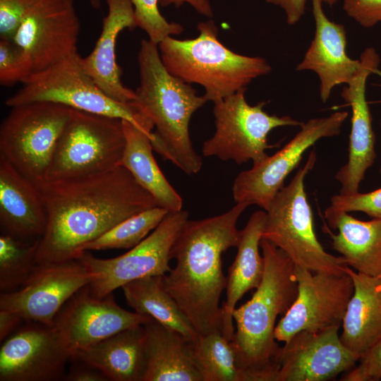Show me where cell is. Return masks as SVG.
<instances>
[{
	"mask_svg": "<svg viewBox=\"0 0 381 381\" xmlns=\"http://www.w3.org/2000/svg\"><path fill=\"white\" fill-rule=\"evenodd\" d=\"M47 224L37 264L78 259L85 246L123 220L157 206L123 167L83 177L46 181L39 187Z\"/></svg>",
	"mask_w": 381,
	"mask_h": 381,
	"instance_id": "6da1fadb",
	"label": "cell"
},
{
	"mask_svg": "<svg viewBox=\"0 0 381 381\" xmlns=\"http://www.w3.org/2000/svg\"><path fill=\"white\" fill-rule=\"evenodd\" d=\"M248 206L238 202L221 214L188 219L171 247L170 258L176 265L163 276L164 286L198 336L222 332L219 301L227 278L222 255L237 246V222Z\"/></svg>",
	"mask_w": 381,
	"mask_h": 381,
	"instance_id": "7a4b0ae2",
	"label": "cell"
},
{
	"mask_svg": "<svg viewBox=\"0 0 381 381\" xmlns=\"http://www.w3.org/2000/svg\"><path fill=\"white\" fill-rule=\"evenodd\" d=\"M264 273L252 297L236 308L231 339L249 381H275L282 347L274 337L276 320L296 298L295 265L279 248L262 238Z\"/></svg>",
	"mask_w": 381,
	"mask_h": 381,
	"instance_id": "3957f363",
	"label": "cell"
},
{
	"mask_svg": "<svg viewBox=\"0 0 381 381\" xmlns=\"http://www.w3.org/2000/svg\"><path fill=\"white\" fill-rule=\"evenodd\" d=\"M138 59L140 85L131 103L155 128L151 140L153 150L185 174H197L202 159L193 147L189 123L207 100L166 69L158 44L142 40Z\"/></svg>",
	"mask_w": 381,
	"mask_h": 381,
	"instance_id": "277c9868",
	"label": "cell"
},
{
	"mask_svg": "<svg viewBox=\"0 0 381 381\" xmlns=\"http://www.w3.org/2000/svg\"><path fill=\"white\" fill-rule=\"evenodd\" d=\"M198 30L194 39L169 36L158 48L166 69L186 83L202 85L207 101L215 103L246 91L254 79L271 71L265 59L238 54L222 44L213 20L198 23Z\"/></svg>",
	"mask_w": 381,
	"mask_h": 381,
	"instance_id": "5b68a950",
	"label": "cell"
},
{
	"mask_svg": "<svg viewBox=\"0 0 381 381\" xmlns=\"http://www.w3.org/2000/svg\"><path fill=\"white\" fill-rule=\"evenodd\" d=\"M312 150L287 186L276 195L266 212L262 238L281 249L296 266L313 272H345L343 257L325 250L318 240L304 181L316 163Z\"/></svg>",
	"mask_w": 381,
	"mask_h": 381,
	"instance_id": "8992f818",
	"label": "cell"
},
{
	"mask_svg": "<svg viewBox=\"0 0 381 381\" xmlns=\"http://www.w3.org/2000/svg\"><path fill=\"white\" fill-rule=\"evenodd\" d=\"M23 86L6 99L13 107L32 102H49L72 109L126 120L152 136L154 126L132 103L107 95L85 71L78 52L31 74Z\"/></svg>",
	"mask_w": 381,
	"mask_h": 381,
	"instance_id": "52a82bcc",
	"label": "cell"
},
{
	"mask_svg": "<svg viewBox=\"0 0 381 381\" xmlns=\"http://www.w3.org/2000/svg\"><path fill=\"white\" fill-rule=\"evenodd\" d=\"M72 111L49 102L11 107L0 126V156L39 188L47 181L58 140Z\"/></svg>",
	"mask_w": 381,
	"mask_h": 381,
	"instance_id": "ba28073f",
	"label": "cell"
},
{
	"mask_svg": "<svg viewBox=\"0 0 381 381\" xmlns=\"http://www.w3.org/2000/svg\"><path fill=\"white\" fill-rule=\"evenodd\" d=\"M125 143L121 119L73 109L58 140L46 181L114 169L121 166Z\"/></svg>",
	"mask_w": 381,
	"mask_h": 381,
	"instance_id": "9c48e42d",
	"label": "cell"
},
{
	"mask_svg": "<svg viewBox=\"0 0 381 381\" xmlns=\"http://www.w3.org/2000/svg\"><path fill=\"white\" fill-rule=\"evenodd\" d=\"M244 92H236L214 103L216 129L212 137L203 143V156L231 160L238 164L250 160L255 163L268 156L267 149L274 147L267 139L272 130L303 124L289 116L267 114L263 109L265 102L250 105Z\"/></svg>",
	"mask_w": 381,
	"mask_h": 381,
	"instance_id": "30bf717a",
	"label": "cell"
},
{
	"mask_svg": "<svg viewBox=\"0 0 381 381\" xmlns=\"http://www.w3.org/2000/svg\"><path fill=\"white\" fill-rule=\"evenodd\" d=\"M188 216L183 210L169 212L146 238L121 255L102 259L85 251L78 260L95 274L88 285L91 294L104 297L132 281L166 274L171 270V247Z\"/></svg>",
	"mask_w": 381,
	"mask_h": 381,
	"instance_id": "8fae6325",
	"label": "cell"
},
{
	"mask_svg": "<svg viewBox=\"0 0 381 381\" xmlns=\"http://www.w3.org/2000/svg\"><path fill=\"white\" fill-rule=\"evenodd\" d=\"M348 116L347 111H336L303 123L300 131L280 150L241 171L232 186L236 203L256 205L267 210L306 150L323 138L339 135Z\"/></svg>",
	"mask_w": 381,
	"mask_h": 381,
	"instance_id": "7c38bea8",
	"label": "cell"
},
{
	"mask_svg": "<svg viewBox=\"0 0 381 381\" xmlns=\"http://www.w3.org/2000/svg\"><path fill=\"white\" fill-rule=\"evenodd\" d=\"M295 276L297 296L276 325V340L285 344L303 330L339 328L353 291L351 277L346 272H313L296 265Z\"/></svg>",
	"mask_w": 381,
	"mask_h": 381,
	"instance_id": "4fadbf2b",
	"label": "cell"
},
{
	"mask_svg": "<svg viewBox=\"0 0 381 381\" xmlns=\"http://www.w3.org/2000/svg\"><path fill=\"white\" fill-rule=\"evenodd\" d=\"M80 30L74 0H39L11 40L32 74L78 52Z\"/></svg>",
	"mask_w": 381,
	"mask_h": 381,
	"instance_id": "5bb4252c",
	"label": "cell"
},
{
	"mask_svg": "<svg viewBox=\"0 0 381 381\" xmlns=\"http://www.w3.org/2000/svg\"><path fill=\"white\" fill-rule=\"evenodd\" d=\"M95 277L78 259L37 264L19 289L1 294L0 309L14 312L23 320L53 326L65 303Z\"/></svg>",
	"mask_w": 381,
	"mask_h": 381,
	"instance_id": "9a60e30c",
	"label": "cell"
},
{
	"mask_svg": "<svg viewBox=\"0 0 381 381\" xmlns=\"http://www.w3.org/2000/svg\"><path fill=\"white\" fill-rule=\"evenodd\" d=\"M30 322L1 343V381H54L65 376L71 354L61 335L54 326Z\"/></svg>",
	"mask_w": 381,
	"mask_h": 381,
	"instance_id": "2e32d148",
	"label": "cell"
},
{
	"mask_svg": "<svg viewBox=\"0 0 381 381\" xmlns=\"http://www.w3.org/2000/svg\"><path fill=\"white\" fill-rule=\"evenodd\" d=\"M151 319L122 308L112 294L102 298L95 296L87 285L65 303L56 315L53 326L72 357L79 350Z\"/></svg>",
	"mask_w": 381,
	"mask_h": 381,
	"instance_id": "e0dca14e",
	"label": "cell"
},
{
	"mask_svg": "<svg viewBox=\"0 0 381 381\" xmlns=\"http://www.w3.org/2000/svg\"><path fill=\"white\" fill-rule=\"evenodd\" d=\"M339 328L294 335L282 346L275 381H324L354 367L359 358L339 335Z\"/></svg>",
	"mask_w": 381,
	"mask_h": 381,
	"instance_id": "ac0fdd59",
	"label": "cell"
},
{
	"mask_svg": "<svg viewBox=\"0 0 381 381\" xmlns=\"http://www.w3.org/2000/svg\"><path fill=\"white\" fill-rule=\"evenodd\" d=\"M360 60L359 71L341 93L351 109L348 160L335 176L341 186V193L358 191L366 171L373 164L376 157L375 133L365 91L367 79L378 68L380 58L374 48L368 47L361 53Z\"/></svg>",
	"mask_w": 381,
	"mask_h": 381,
	"instance_id": "d6986e66",
	"label": "cell"
},
{
	"mask_svg": "<svg viewBox=\"0 0 381 381\" xmlns=\"http://www.w3.org/2000/svg\"><path fill=\"white\" fill-rule=\"evenodd\" d=\"M315 35L296 71H312L320 80L322 102L329 98L334 87L346 85L359 71L361 62L346 53V32L343 25L331 21L325 15L322 0H311Z\"/></svg>",
	"mask_w": 381,
	"mask_h": 381,
	"instance_id": "ffe728a7",
	"label": "cell"
},
{
	"mask_svg": "<svg viewBox=\"0 0 381 381\" xmlns=\"http://www.w3.org/2000/svg\"><path fill=\"white\" fill-rule=\"evenodd\" d=\"M105 1L108 11L102 20L100 35L92 52L81 57V62L85 71L107 95L128 104L134 100L135 91L123 84L116 45L123 30L137 27L134 8L131 0Z\"/></svg>",
	"mask_w": 381,
	"mask_h": 381,
	"instance_id": "44dd1931",
	"label": "cell"
},
{
	"mask_svg": "<svg viewBox=\"0 0 381 381\" xmlns=\"http://www.w3.org/2000/svg\"><path fill=\"white\" fill-rule=\"evenodd\" d=\"M47 214L40 188L0 156V227L23 240L43 236Z\"/></svg>",
	"mask_w": 381,
	"mask_h": 381,
	"instance_id": "7402d4cb",
	"label": "cell"
},
{
	"mask_svg": "<svg viewBox=\"0 0 381 381\" xmlns=\"http://www.w3.org/2000/svg\"><path fill=\"white\" fill-rule=\"evenodd\" d=\"M145 368L142 381H203L194 344L154 319L143 324Z\"/></svg>",
	"mask_w": 381,
	"mask_h": 381,
	"instance_id": "603a6c76",
	"label": "cell"
},
{
	"mask_svg": "<svg viewBox=\"0 0 381 381\" xmlns=\"http://www.w3.org/2000/svg\"><path fill=\"white\" fill-rule=\"evenodd\" d=\"M266 219V212L258 210L240 230L237 254L229 268L226 286V300L222 306V332L232 339L235 327L233 312L236 304L248 291L256 289L264 273V259L260 253V241Z\"/></svg>",
	"mask_w": 381,
	"mask_h": 381,
	"instance_id": "cb8c5ba5",
	"label": "cell"
},
{
	"mask_svg": "<svg viewBox=\"0 0 381 381\" xmlns=\"http://www.w3.org/2000/svg\"><path fill=\"white\" fill-rule=\"evenodd\" d=\"M325 217L330 227L338 230L329 235L332 248L355 271L370 276L381 274V218L359 220L349 212L329 206Z\"/></svg>",
	"mask_w": 381,
	"mask_h": 381,
	"instance_id": "d4e9b609",
	"label": "cell"
},
{
	"mask_svg": "<svg viewBox=\"0 0 381 381\" xmlns=\"http://www.w3.org/2000/svg\"><path fill=\"white\" fill-rule=\"evenodd\" d=\"M353 294L342 320L340 339L358 358L381 339V274L370 276L346 265Z\"/></svg>",
	"mask_w": 381,
	"mask_h": 381,
	"instance_id": "484cf974",
	"label": "cell"
},
{
	"mask_svg": "<svg viewBox=\"0 0 381 381\" xmlns=\"http://www.w3.org/2000/svg\"><path fill=\"white\" fill-rule=\"evenodd\" d=\"M145 330L137 325L76 351L77 358L100 370L113 381H142L145 368Z\"/></svg>",
	"mask_w": 381,
	"mask_h": 381,
	"instance_id": "4316f807",
	"label": "cell"
},
{
	"mask_svg": "<svg viewBox=\"0 0 381 381\" xmlns=\"http://www.w3.org/2000/svg\"><path fill=\"white\" fill-rule=\"evenodd\" d=\"M125 147L121 166L155 199L157 206L168 212L182 210L183 199L158 166L152 151L153 136L131 122L122 120Z\"/></svg>",
	"mask_w": 381,
	"mask_h": 381,
	"instance_id": "83f0119b",
	"label": "cell"
},
{
	"mask_svg": "<svg viewBox=\"0 0 381 381\" xmlns=\"http://www.w3.org/2000/svg\"><path fill=\"white\" fill-rule=\"evenodd\" d=\"M163 276L145 277L126 284L121 287L126 301L135 312L149 316L195 342L198 334L167 291Z\"/></svg>",
	"mask_w": 381,
	"mask_h": 381,
	"instance_id": "f1b7e54d",
	"label": "cell"
},
{
	"mask_svg": "<svg viewBox=\"0 0 381 381\" xmlns=\"http://www.w3.org/2000/svg\"><path fill=\"white\" fill-rule=\"evenodd\" d=\"M194 348L203 381H249L231 339L222 331L199 335Z\"/></svg>",
	"mask_w": 381,
	"mask_h": 381,
	"instance_id": "f546056e",
	"label": "cell"
},
{
	"mask_svg": "<svg viewBox=\"0 0 381 381\" xmlns=\"http://www.w3.org/2000/svg\"><path fill=\"white\" fill-rule=\"evenodd\" d=\"M40 238L23 240L0 236V291L8 293L19 289L37 265Z\"/></svg>",
	"mask_w": 381,
	"mask_h": 381,
	"instance_id": "4dcf8cb0",
	"label": "cell"
},
{
	"mask_svg": "<svg viewBox=\"0 0 381 381\" xmlns=\"http://www.w3.org/2000/svg\"><path fill=\"white\" fill-rule=\"evenodd\" d=\"M168 212L166 209L158 206L142 211L123 220L87 243L84 250H129L146 238Z\"/></svg>",
	"mask_w": 381,
	"mask_h": 381,
	"instance_id": "1f68e13d",
	"label": "cell"
},
{
	"mask_svg": "<svg viewBox=\"0 0 381 381\" xmlns=\"http://www.w3.org/2000/svg\"><path fill=\"white\" fill-rule=\"evenodd\" d=\"M134 8L137 27L143 30L149 40L156 44L169 36L176 35L183 30L174 22H168L159 11V0H131Z\"/></svg>",
	"mask_w": 381,
	"mask_h": 381,
	"instance_id": "d6a6232c",
	"label": "cell"
},
{
	"mask_svg": "<svg viewBox=\"0 0 381 381\" xmlns=\"http://www.w3.org/2000/svg\"><path fill=\"white\" fill-rule=\"evenodd\" d=\"M32 74L30 66L21 50L8 38L0 39V83L12 86L23 83Z\"/></svg>",
	"mask_w": 381,
	"mask_h": 381,
	"instance_id": "836d02e7",
	"label": "cell"
},
{
	"mask_svg": "<svg viewBox=\"0 0 381 381\" xmlns=\"http://www.w3.org/2000/svg\"><path fill=\"white\" fill-rule=\"evenodd\" d=\"M330 206L349 213L360 211L372 218H381V188L365 193H339L331 198Z\"/></svg>",
	"mask_w": 381,
	"mask_h": 381,
	"instance_id": "e575fe53",
	"label": "cell"
},
{
	"mask_svg": "<svg viewBox=\"0 0 381 381\" xmlns=\"http://www.w3.org/2000/svg\"><path fill=\"white\" fill-rule=\"evenodd\" d=\"M358 364L343 375L341 381H377L381 380V339L358 359Z\"/></svg>",
	"mask_w": 381,
	"mask_h": 381,
	"instance_id": "d590c367",
	"label": "cell"
},
{
	"mask_svg": "<svg viewBox=\"0 0 381 381\" xmlns=\"http://www.w3.org/2000/svg\"><path fill=\"white\" fill-rule=\"evenodd\" d=\"M39 0H0V36L12 39L22 20Z\"/></svg>",
	"mask_w": 381,
	"mask_h": 381,
	"instance_id": "8d00e7d4",
	"label": "cell"
},
{
	"mask_svg": "<svg viewBox=\"0 0 381 381\" xmlns=\"http://www.w3.org/2000/svg\"><path fill=\"white\" fill-rule=\"evenodd\" d=\"M346 15L364 28L381 22V0H343Z\"/></svg>",
	"mask_w": 381,
	"mask_h": 381,
	"instance_id": "74e56055",
	"label": "cell"
},
{
	"mask_svg": "<svg viewBox=\"0 0 381 381\" xmlns=\"http://www.w3.org/2000/svg\"><path fill=\"white\" fill-rule=\"evenodd\" d=\"M64 376L68 381H107L108 377L96 367L77 358Z\"/></svg>",
	"mask_w": 381,
	"mask_h": 381,
	"instance_id": "f35d334b",
	"label": "cell"
},
{
	"mask_svg": "<svg viewBox=\"0 0 381 381\" xmlns=\"http://www.w3.org/2000/svg\"><path fill=\"white\" fill-rule=\"evenodd\" d=\"M282 8L286 15V23L289 25L298 23L305 13L306 0H265Z\"/></svg>",
	"mask_w": 381,
	"mask_h": 381,
	"instance_id": "ab89813d",
	"label": "cell"
},
{
	"mask_svg": "<svg viewBox=\"0 0 381 381\" xmlns=\"http://www.w3.org/2000/svg\"><path fill=\"white\" fill-rule=\"evenodd\" d=\"M22 320L17 313L0 309V341H4L11 335Z\"/></svg>",
	"mask_w": 381,
	"mask_h": 381,
	"instance_id": "60d3db41",
	"label": "cell"
},
{
	"mask_svg": "<svg viewBox=\"0 0 381 381\" xmlns=\"http://www.w3.org/2000/svg\"><path fill=\"white\" fill-rule=\"evenodd\" d=\"M184 3L190 4L200 15L208 18L213 16V11L209 0H159V4L162 7L171 4L179 7Z\"/></svg>",
	"mask_w": 381,
	"mask_h": 381,
	"instance_id": "b9f144b4",
	"label": "cell"
},
{
	"mask_svg": "<svg viewBox=\"0 0 381 381\" xmlns=\"http://www.w3.org/2000/svg\"><path fill=\"white\" fill-rule=\"evenodd\" d=\"M87 1L94 9L98 10L102 7V0H87Z\"/></svg>",
	"mask_w": 381,
	"mask_h": 381,
	"instance_id": "7bdbcfd3",
	"label": "cell"
},
{
	"mask_svg": "<svg viewBox=\"0 0 381 381\" xmlns=\"http://www.w3.org/2000/svg\"><path fill=\"white\" fill-rule=\"evenodd\" d=\"M339 0H322V1L329 6H332L337 3Z\"/></svg>",
	"mask_w": 381,
	"mask_h": 381,
	"instance_id": "ee69618b",
	"label": "cell"
},
{
	"mask_svg": "<svg viewBox=\"0 0 381 381\" xmlns=\"http://www.w3.org/2000/svg\"><path fill=\"white\" fill-rule=\"evenodd\" d=\"M374 74L378 75L381 78V70L377 68L373 72ZM381 102V101H380Z\"/></svg>",
	"mask_w": 381,
	"mask_h": 381,
	"instance_id": "f6af8a7d",
	"label": "cell"
},
{
	"mask_svg": "<svg viewBox=\"0 0 381 381\" xmlns=\"http://www.w3.org/2000/svg\"><path fill=\"white\" fill-rule=\"evenodd\" d=\"M380 126H381V119H380ZM380 175H381V169H380Z\"/></svg>",
	"mask_w": 381,
	"mask_h": 381,
	"instance_id": "bcb514c9",
	"label": "cell"
}]
</instances>
